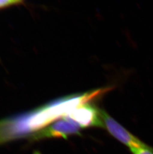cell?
I'll list each match as a JSON object with an SVG mask.
<instances>
[{
	"mask_svg": "<svg viewBox=\"0 0 153 154\" xmlns=\"http://www.w3.org/2000/svg\"><path fill=\"white\" fill-rule=\"evenodd\" d=\"M81 128V127L75 122L63 118L62 119L32 133L28 139L31 142L49 138L62 137L67 139L70 135H80Z\"/></svg>",
	"mask_w": 153,
	"mask_h": 154,
	"instance_id": "1",
	"label": "cell"
},
{
	"mask_svg": "<svg viewBox=\"0 0 153 154\" xmlns=\"http://www.w3.org/2000/svg\"><path fill=\"white\" fill-rule=\"evenodd\" d=\"M100 115L104 123V127L116 139L131 148H144L152 149L153 147L148 145L138 138L126 130L120 124L104 110H100Z\"/></svg>",
	"mask_w": 153,
	"mask_h": 154,
	"instance_id": "3",
	"label": "cell"
},
{
	"mask_svg": "<svg viewBox=\"0 0 153 154\" xmlns=\"http://www.w3.org/2000/svg\"><path fill=\"white\" fill-rule=\"evenodd\" d=\"M63 118L75 122L81 128L104 127L100 110L87 103L78 106Z\"/></svg>",
	"mask_w": 153,
	"mask_h": 154,
	"instance_id": "2",
	"label": "cell"
},
{
	"mask_svg": "<svg viewBox=\"0 0 153 154\" xmlns=\"http://www.w3.org/2000/svg\"><path fill=\"white\" fill-rule=\"evenodd\" d=\"M33 154H41L40 152L38 151V150H35L33 152Z\"/></svg>",
	"mask_w": 153,
	"mask_h": 154,
	"instance_id": "5",
	"label": "cell"
},
{
	"mask_svg": "<svg viewBox=\"0 0 153 154\" xmlns=\"http://www.w3.org/2000/svg\"><path fill=\"white\" fill-rule=\"evenodd\" d=\"M130 151L133 154H153V148L152 149L144 148H131Z\"/></svg>",
	"mask_w": 153,
	"mask_h": 154,
	"instance_id": "4",
	"label": "cell"
}]
</instances>
